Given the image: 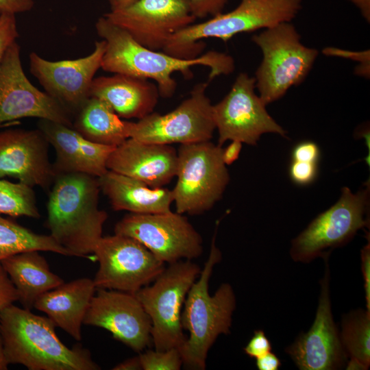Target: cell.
<instances>
[{"instance_id": "6da1fadb", "label": "cell", "mask_w": 370, "mask_h": 370, "mask_svg": "<svg viewBox=\"0 0 370 370\" xmlns=\"http://www.w3.org/2000/svg\"><path fill=\"white\" fill-rule=\"evenodd\" d=\"M95 29L106 42L101 68L113 74L152 79L160 96L164 98L172 97L175 92L177 84L172 77L175 72L187 77L192 74V66H206L210 69L209 80H212L234 69L233 58L221 52L209 51L195 58L184 59L148 49L103 15L97 19Z\"/></svg>"}, {"instance_id": "7a4b0ae2", "label": "cell", "mask_w": 370, "mask_h": 370, "mask_svg": "<svg viewBox=\"0 0 370 370\" xmlns=\"http://www.w3.org/2000/svg\"><path fill=\"white\" fill-rule=\"evenodd\" d=\"M98 177L83 173L57 175L47 203L50 236L73 256L87 258L102 237L108 219L99 208Z\"/></svg>"}, {"instance_id": "3957f363", "label": "cell", "mask_w": 370, "mask_h": 370, "mask_svg": "<svg viewBox=\"0 0 370 370\" xmlns=\"http://www.w3.org/2000/svg\"><path fill=\"white\" fill-rule=\"evenodd\" d=\"M47 317L13 304L0 314V332L6 359L29 370H98L90 352L81 346L66 347Z\"/></svg>"}, {"instance_id": "277c9868", "label": "cell", "mask_w": 370, "mask_h": 370, "mask_svg": "<svg viewBox=\"0 0 370 370\" xmlns=\"http://www.w3.org/2000/svg\"><path fill=\"white\" fill-rule=\"evenodd\" d=\"M219 221H217L208 260L189 289L182 311V326L188 336L179 351L183 365L189 369H206L208 353L218 336L230 333L236 308V296L230 284H222L213 295L208 290L214 267L221 260V252L215 243Z\"/></svg>"}, {"instance_id": "5b68a950", "label": "cell", "mask_w": 370, "mask_h": 370, "mask_svg": "<svg viewBox=\"0 0 370 370\" xmlns=\"http://www.w3.org/2000/svg\"><path fill=\"white\" fill-rule=\"evenodd\" d=\"M301 0H241L236 8L197 24H191L173 34L162 51L176 58L198 57L204 38L224 42L238 34L271 27L291 22L301 10Z\"/></svg>"}, {"instance_id": "8992f818", "label": "cell", "mask_w": 370, "mask_h": 370, "mask_svg": "<svg viewBox=\"0 0 370 370\" xmlns=\"http://www.w3.org/2000/svg\"><path fill=\"white\" fill-rule=\"evenodd\" d=\"M260 49L262 60L255 75L256 88L267 106L282 97L288 90L307 77L319 54L303 45L291 22L264 29L251 38Z\"/></svg>"}, {"instance_id": "52a82bcc", "label": "cell", "mask_w": 370, "mask_h": 370, "mask_svg": "<svg viewBox=\"0 0 370 370\" xmlns=\"http://www.w3.org/2000/svg\"><path fill=\"white\" fill-rule=\"evenodd\" d=\"M169 264L152 284L134 294L150 318L151 338L156 350L179 349L186 340L181 323L182 308L201 270L190 260Z\"/></svg>"}, {"instance_id": "ba28073f", "label": "cell", "mask_w": 370, "mask_h": 370, "mask_svg": "<svg viewBox=\"0 0 370 370\" xmlns=\"http://www.w3.org/2000/svg\"><path fill=\"white\" fill-rule=\"evenodd\" d=\"M369 180L356 193L343 187L336 203L291 241V258L303 263L329 258L334 249L347 244L358 230L369 227Z\"/></svg>"}, {"instance_id": "9c48e42d", "label": "cell", "mask_w": 370, "mask_h": 370, "mask_svg": "<svg viewBox=\"0 0 370 370\" xmlns=\"http://www.w3.org/2000/svg\"><path fill=\"white\" fill-rule=\"evenodd\" d=\"M222 149L210 140L180 145L172 190L176 212L200 214L222 198L230 180Z\"/></svg>"}, {"instance_id": "30bf717a", "label": "cell", "mask_w": 370, "mask_h": 370, "mask_svg": "<svg viewBox=\"0 0 370 370\" xmlns=\"http://www.w3.org/2000/svg\"><path fill=\"white\" fill-rule=\"evenodd\" d=\"M208 83L196 84L190 96L164 114L151 112L130 122V138L141 142L180 145L210 140L216 130L212 105L206 94Z\"/></svg>"}, {"instance_id": "8fae6325", "label": "cell", "mask_w": 370, "mask_h": 370, "mask_svg": "<svg viewBox=\"0 0 370 370\" xmlns=\"http://www.w3.org/2000/svg\"><path fill=\"white\" fill-rule=\"evenodd\" d=\"M114 234L133 238L164 263L199 258L203 238L188 219L171 210L154 214L129 213L114 226Z\"/></svg>"}, {"instance_id": "7c38bea8", "label": "cell", "mask_w": 370, "mask_h": 370, "mask_svg": "<svg viewBox=\"0 0 370 370\" xmlns=\"http://www.w3.org/2000/svg\"><path fill=\"white\" fill-rule=\"evenodd\" d=\"M93 254L99 262L93 279L97 288L135 294L151 284L165 269V263L145 246L125 235L102 236Z\"/></svg>"}, {"instance_id": "4fadbf2b", "label": "cell", "mask_w": 370, "mask_h": 370, "mask_svg": "<svg viewBox=\"0 0 370 370\" xmlns=\"http://www.w3.org/2000/svg\"><path fill=\"white\" fill-rule=\"evenodd\" d=\"M255 88V77L241 73L230 92L221 101L212 105L219 146L222 147L227 140L256 145L266 133L286 137V130L267 112L266 105L256 94Z\"/></svg>"}, {"instance_id": "5bb4252c", "label": "cell", "mask_w": 370, "mask_h": 370, "mask_svg": "<svg viewBox=\"0 0 370 370\" xmlns=\"http://www.w3.org/2000/svg\"><path fill=\"white\" fill-rule=\"evenodd\" d=\"M29 117L73 127V116L29 82L23 69L20 46L14 42L8 49L0 68V127Z\"/></svg>"}, {"instance_id": "9a60e30c", "label": "cell", "mask_w": 370, "mask_h": 370, "mask_svg": "<svg viewBox=\"0 0 370 370\" xmlns=\"http://www.w3.org/2000/svg\"><path fill=\"white\" fill-rule=\"evenodd\" d=\"M106 49L103 40L96 41L89 55L73 60L50 61L35 52L29 54V71L45 92L59 102L72 116L90 97L95 75L101 68Z\"/></svg>"}, {"instance_id": "2e32d148", "label": "cell", "mask_w": 370, "mask_h": 370, "mask_svg": "<svg viewBox=\"0 0 370 370\" xmlns=\"http://www.w3.org/2000/svg\"><path fill=\"white\" fill-rule=\"evenodd\" d=\"M103 16L136 42L156 51L162 50L173 34L196 20L186 0H137Z\"/></svg>"}, {"instance_id": "e0dca14e", "label": "cell", "mask_w": 370, "mask_h": 370, "mask_svg": "<svg viewBox=\"0 0 370 370\" xmlns=\"http://www.w3.org/2000/svg\"><path fill=\"white\" fill-rule=\"evenodd\" d=\"M324 261L314 321L306 333L299 335L285 349L300 370H336L345 367L348 361L332 313L328 258Z\"/></svg>"}, {"instance_id": "ac0fdd59", "label": "cell", "mask_w": 370, "mask_h": 370, "mask_svg": "<svg viewBox=\"0 0 370 370\" xmlns=\"http://www.w3.org/2000/svg\"><path fill=\"white\" fill-rule=\"evenodd\" d=\"M83 324L109 331L134 352H141L151 341L149 317L132 293L97 288Z\"/></svg>"}, {"instance_id": "d6986e66", "label": "cell", "mask_w": 370, "mask_h": 370, "mask_svg": "<svg viewBox=\"0 0 370 370\" xmlns=\"http://www.w3.org/2000/svg\"><path fill=\"white\" fill-rule=\"evenodd\" d=\"M49 145L39 129L1 131L0 179L12 177L31 187L49 189L55 179Z\"/></svg>"}, {"instance_id": "ffe728a7", "label": "cell", "mask_w": 370, "mask_h": 370, "mask_svg": "<svg viewBox=\"0 0 370 370\" xmlns=\"http://www.w3.org/2000/svg\"><path fill=\"white\" fill-rule=\"evenodd\" d=\"M106 165L108 170L136 179L151 188H162L176 175L177 151L171 145L128 138L114 149Z\"/></svg>"}, {"instance_id": "44dd1931", "label": "cell", "mask_w": 370, "mask_h": 370, "mask_svg": "<svg viewBox=\"0 0 370 370\" xmlns=\"http://www.w3.org/2000/svg\"><path fill=\"white\" fill-rule=\"evenodd\" d=\"M38 127L56 151L52 164L55 177L69 173L99 177L108 171V159L116 147L91 142L60 123L40 119Z\"/></svg>"}, {"instance_id": "7402d4cb", "label": "cell", "mask_w": 370, "mask_h": 370, "mask_svg": "<svg viewBox=\"0 0 370 370\" xmlns=\"http://www.w3.org/2000/svg\"><path fill=\"white\" fill-rule=\"evenodd\" d=\"M90 97L99 98L121 118H144L153 112L160 93L149 79L123 74L95 77Z\"/></svg>"}, {"instance_id": "603a6c76", "label": "cell", "mask_w": 370, "mask_h": 370, "mask_svg": "<svg viewBox=\"0 0 370 370\" xmlns=\"http://www.w3.org/2000/svg\"><path fill=\"white\" fill-rule=\"evenodd\" d=\"M97 288L93 279H76L47 291L36 301V309L76 341L82 340V325Z\"/></svg>"}, {"instance_id": "cb8c5ba5", "label": "cell", "mask_w": 370, "mask_h": 370, "mask_svg": "<svg viewBox=\"0 0 370 370\" xmlns=\"http://www.w3.org/2000/svg\"><path fill=\"white\" fill-rule=\"evenodd\" d=\"M101 190L114 210L135 214H154L171 211L172 190L151 188L145 183L108 170L98 177Z\"/></svg>"}, {"instance_id": "d4e9b609", "label": "cell", "mask_w": 370, "mask_h": 370, "mask_svg": "<svg viewBox=\"0 0 370 370\" xmlns=\"http://www.w3.org/2000/svg\"><path fill=\"white\" fill-rule=\"evenodd\" d=\"M40 251H23L0 262L16 290L18 301L23 308L30 310L41 295L64 283L50 270Z\"/></svg>"}, {"instance_id": "484cf974", "label": "cell", "mask_w": 370, "mask_h": 370, "mask_svg": "<svg viewBox=\"0 0 370 370\" xmlns=\"http://www.w3.org/2000/svg\"><path fill=\"white\" fill-rule=\"evenodd\" d=\"M130 124L105 101L94 97H90L73 119V128L84 138L112 147L130 138Z\"/></svg>"}, {"instance_id": "4316f807", "label": "cell", "mask_w": 370, "mask_h": 370, "mask_svg": "<svg viewBox=\"0 0 370 370\" xmlns=\"http://www.w3.org/2000/svg\"><path fill=\"white\" fill-rule=\"evenodd\" d=\"M339 334L349 358L346 369H368L370 365V311L359 308L344 314Z\"/></svg>"}, {"instance_id": "83f0119b", "label": "cell", "mask_w": 370, "mask_h": 370, "mask_svg": "<svg viewBox=\"0 0 370 370\" xmlns=\"http://www.w3.org/2000/svg\"><path fill=\"white\" fill-rule=\"evenodd\" d=\"M29 250L51 251L73 256L50 235L36 234L0 215V262L7 257Z\"/></svg>"}, {"instance_id": "f1b7e54d", "label": "cell", "mask_w": 370, "mask_h": 370, "mask_svg": "<svg viewBox=\"0 0 370 370\" xmlns=\"http://www.w3.org/2000/svg\"><path fill=\"white\" fill-rule=\"evenodd\" d=\"M38 219L40 215L32 187L0 179V214Z\"/></svg>"}, {"instance_id": "f546056e", "label": "cell", "mask_w": 370, "mask_h": 370, "mask_svg": "<svg viewBox=\"0 0 370 370\" xmlns=\"http://www.w3.org/2000/svg\"><path fill=\"white\" fill-rule=\"evenodd\" d=\"M138 356L143 370H179L183 365L179 349L175 347L147 350Z\"/></svg>"}, {"instance_id": "4dcf8cb0", "label": "cell", "mask_w": 370, "mask_h": 370, "mask_svg": "<svg viewBox=\"0 0 370 370\" xmlns=\"http://www.w3.org/2000/svg\"><path fill=\"white\" fill-rule=\"evenodd\" d=\"M18 37L16 21L14 14H0V68L5 54L9 47Z\"/></svg>"}, {"instance_id": "1f68e13d", "label": "cell", "mask_w": 370, "mask_h": 370, "mask_svg": "<svg viewBox=\"0 0 370 370\" xmlns=\"http://www.w3.org/2000/svg\"><path fill=\"white\" fill-rule=\"evenodd\" d=\"M317 163L293 160L289 167V175L293 182L299 185H308L317 178Z\"/></svg>"}, {"instance_id": "d6a6232c", "label": "cell", "mask_w": 370, "mask_h": 370, "mask_svg": "<svg viewBox=\"0 0 370 370\" xmlns=\"http://www.w3.org/2000/svg\"><path fill=\"white\" fill-rule=\"evenodd\" d=\"M228 0H186L190 10L196 18L214 16L223 12Z\"/></svg>"}, {"instance_id": "836d02e7", "label": "cell", "mask_w": 370, "mask_h": 370, "mask_svg": "<svg viewBox=\"0 0 370 370\" xmlns=\"http://www.w3.org/2000/svg\"><path fill=\"white\" fill-rule=\"evenodd\" d=\"M323 53L327 56H339L358 61L360 66L356 69L355 73L365 77H369V51L359 52L348 51L334 47H326L323 49Z\"/></svg>"}, {"instance_id": "e575fe53", "label": "cell", "mask_w": 370, "mask_h": 370, "mask_svg": "<svg viewBox=\"0 0 370 370\" xmlns=\"http://www.w3.org/2000/svg\"><path fill=\"white\" fill-rule=\"evenodd\" d=\"M271 350V344L262 330H256L247 345L245 353L250 358H259Z\"/></svg>"}, {"instance_id": "d590c367", "label": "cell", "mask_w": 370, "mask_h": 370, "mask_svg": "<svg viewBox=\"0 0 370 370\" xmlns=\"http://www.w3.org/2000/svg\"><path fill=\"white\" fill-rule=\"evenodd\" d=\"M16 301V290L0 263V314L4 308Z\"/></svg>"}, {"instance_id": "8d00e7d4", "label": "cell", "mask_w": 370, "mask_h": 370, "mask_svg": "<svg viewBox=\"0 0 370 370\" xmlns=\"http://www.w3.org/2000/svg\"><path fill=\"white\" fill-rule=\"evenodd\" d=\"M291 156L293 160L317 163L320 157V151L314 142L304 141L294 147Z\"/></svg>"}, {"instance_id": "74e56055", "label": "cell", "mask_w": 370, "mask_h": 370, "mask_svg": "<svg viewBox=\"0 0 370 370\" xmlns=\"http://www.w3.org/2000/svg\"><path fill=\"white\" fill-rule=\"evenodd\" d=\"M368 243L361 250V269L364 278L366 307L370 311V243Z\"/></svg>"}, {"instance_id": "f35d334b", "label": "cell", "mask_w": 370, "mask_h": 370, "mask_svg": "<svg viewBox=\"0 0 370 370\" xmlns=\"http://www.w3.org/2000/svg\"><path fill=\"white\" fill-rule=\"evenodd\" d=\"M34 5V0H0V14L16 15L31 10Z\"/></svg>"}, {"instance_id": "ab89813d", "label": "cell", "mask_w": 370, "mask_h": 370, "mask_svg": "<svg viewBox=\"0 0 370 370\" xmlns=\"http://www.w3.org/2000/svg\"><path fill=\"white\" fill-rule=\"evenodd\" d=\"M256 360V365L259 370H278L281 366L280 360L271 352Z\"/></svg>"}, {"instance_id": "60d3db41", "label": "cell", "mask_w": 370, "mask_h": 370, "mask_svg": "<svg viewBox=\"0 0 370 370\" xmlns=\"http://www.w3.org/2000/svg\"><path fill=\"white\" fill-rule=\"evenodd\" d=\"M242 143L238 140H232L231 143L222 149V160L225 165L232 164L239 156L242 149Z\"/></svg>"}, {"instance_id": "b9f144b4", "label": "cell", "mask_w": 370, "mask_h": 370, "mask_svg": "<svg viewBox=\"0 0 370 370\" xmlns=\"http://www.w3.org/2000/svg\"><path fill=\"white\" fill-rule=\"evenodd\" d=\"M114 370H140L142 369L139 356L127 358L114 366Z\"/></svg>"}, {"instance_id": "7bdbcfd3", "label": "cell", "mask_w": 370, "mask_h": 370, "mask_svg": "<svg viewBox=\"0 0 370 370\" xmlns=\"http://www.w3.org/2000/svg\"><path fill=\"white\" fill-rule=\"evenodd\" d=\"M352 3L360 12L365 21L370 22V0H347Z\"/></svg>"}, {"instance_id": "ee69618b", "label": "cell", "mask_w": 370, "mask_h": 370, "mask_svg": "<svg viewBox=\"0 0 370 370\" xmlns=\"http://www.w3.org/2000/svg\"><path fill=\"white\" fill-rule=\"evenodd\" d=\"M110 7V11H115L123 9L137 0H107Z\"/></svg>"}, {"instance_id": "f6af8a7d", "label": "cell", "mask_w": 370, "mask_h": 370, "mask_svg": "<svg viewBox=\"0 0 370 370\" xmlns=\"http://www.w3.org/2000/svg\"><path fill=\"white\" fill-rule=\"evenodd\" d=\"M9 363L6 359L4 352L2 337L0 332V370H6L8 369Z\"/></svg>"}]
</instances>
